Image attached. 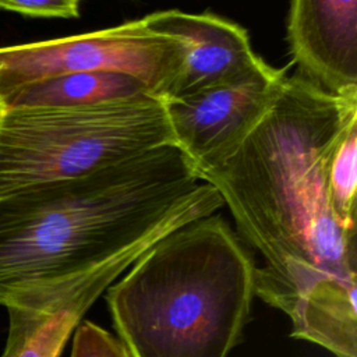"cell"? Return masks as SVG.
<instances>
[{
  "mask_svg": "<svg viewBox=\"0 0 357 357\" xmlns=\"http://www.w3.org/2000/svg\"><path fill=\"white\" fill-rule=\"evenodd\" d=\"M357 127V99L325 95L297 75L219 167L201 176L230 211L240 240L259 255L254 293L301 333L357 283V230L337 225L328 170Z\"/></svg>",
  "mask_w": 357,
  "mask_h": 357,
  "instance_id": "cell-1",
  "label": "cell"
},
{
  "mask_svg": "<svg viewBox=\"0 0 357 357\" xmlns=\"http://www.w3.org/2000/svg\"><path fill=\"white\" fill-rule=\"evenodd\" d=\"M225 206L166 145L0 198V305L89 308L172 230Z\"/></svg>",
  "mask_w": 357,
  "mask_h": 357,
  "instance_id": "cell-2",
  "label": "cell"
},
{
  "mask_svg": "<svg viewBox=\"0 0 357 357\" xmlns=\"http://www.w3.org/2000/svg\"><path fill=\"white\" fill-rule=\"evenodd\" d=\"M255 262L218 213L183 225L106 289L130 357H229L250 319Z\"/></svg>",
  "mask_w": 357,
  "mask_h": 357,
  "instance_id": "cell-3",
  "label": "cell"
},
{
  "mask_svg": "<svg viewBox=\"0 0 357 357\" xmlns=\"http://www.w3.org/2000/svg\"><path fill=\"white\" fill-rule=\"evenodd\" d=\"M174 145L165 99L141 95L93 106L6 107L0 198Z\"/></svg>",
  "mask_w": 357,
  "mask_h": 357,
  "instance_id": "cell-4",
  "label": "cell"
},
{
  "mask_svg": "<svg viewBox=\"0 0 357 357\" xmlns=\"http://www.w3.org/2000/svg\"><path fill=\"white\" fill-rule=\"evenodd\" d=\"M184 43L149 29L144 17L93 32L1 46L0 95L29 84L86 71H117L141 79L167 100L181 73Z\"/></svg>",
  "mask_w": 357,
  "mask_h": 357,
  "instance_id": "cell-5",
  "label": "cell"
},
{
  "mask_svg": "<svg viewBox=\"0 0 357 357\" xmlns=\"http://www.w3.org/2000/svg\"><path fill=\"white\" fill-rule=\"evenodd\" d=\"M286 70L264 61L230 82L165 100L174 146L199 180L225 163L259 124L282 92Z\"/></svg>",
  "mask_w": 357,
  "mask_h": 357,
  "instance_id": "cell-6",
  "label": "cell"
},
{
  "mask_svg": "<svg viewBox=\"0 0 357 357\" xmlns=\"http://www.w3.org/2000/svg\"><path fill=\"white\" fill-rule=\"evenodd\" d=\"M286 39L300 79L317 91L357 99V1L294 0Z\"/></svg>",
  "mask_w": 357,
  "mask_h": 357,
  "instance_id": "cell-7",
  "label": "cell"
},
{
  "mask_svg": "<svg viewBox=\"0 0 357 357\" xmlns=\"http://www.w3.org/2000/svg\"><path fill=\"white\" fill-rule=\"evenodd\" d=\"M144 20L149 29L177 38L185 47L183 68L169 99L230 82L264 63L244 28L212 13L162 10Z\"/></svg>",
  "mask_w": 357,
  "mask_h": 357,
  "instance_id": "cell-8",
  "label": "cell"
},
{
  "mask_svg": "<svg viewBox=\"0 0 357 357\" xmlns=\"http://www.w3.org/2000/svg\"><path fill=\"white\" fill-rule=\"evenodd\" d=\"M141 95L153 93L135 77L117 71H86L38 81L3 99L8 107H75Z\"/></svg>",
  "mask_w": 357,
  "mask_h": 357,
  "instance_id": "cell-9",
  "label": "cell"
},
{
  "mask_svg": "<svg viewBox=\"0 0 357 357\" xmlns=\"http://www.w3.org/2000/svg\"><path fill=\"white\" fill-rule=\"evenodd\" d=\"M88 310L82 305L7 310L8 335L0 357H60Z\"/></svg>",
  "mask_w": 357,
  "mask_h": 357,
  "instance_id": "cell-10",
  "label": "cell"
},
{
  "mask_svg": "<svg viewBox=\"0 0 357 357\" xmlns=\"http://www.w3.org/2000/svg\"><path fill=\"white\" fill-rule=\"evenodd\" d=\"M357 127L337 146L328 170V204L339 226L356 230Z\"/></svg>",
  "mask_w": 357,
  "mask_h": 357,
  "instance_id": "cell-11",
  "label": "cell"
},
{
  "mask_svg": "<svg viewBox=\"0 0 357 357\" xmlns=\"http://www.w3.org/2000/svg\"><path fill=\"white\" fill-rule=\"evenodd\" d=\"M71 357H130L119 337L102 326L82 321L75 328Z\"/></svg>",
  "mask_w": 357,
  "mask_h": 357,
  "instance_id": "cell-12",
  "label": "cell"
},
{
  "mask_svg": "<svg viewBox=\"0 0 357 357\" xmlns=\"http://www.w3.org/2000/svg\"><path fill=\"white\" fill-rule=\"evenodd\" d=\"M0 10L29 18H78L77 0H0Z\"/></svg>",
  "mask_w": 357,
  "mask_h": 357,
  "instance_id": "cell-13",
  "label": "cell"
},
{
  "mask_svg": "<svg viewBox=\"0 0 357 357\" xmlns=\"http://www.w3.org/2000/svg\"><path fill=\"white\" fill-rule=\"evenodd\" d=\"M6 107H7V105H6L4 99H3V96L0 95V119H1V116H3V112L6 110Z\"/></svg>",
  "mask_w": 357,
  "mask_h": 357,
  "instance_id": "cell-14",
  "label": "cell"
},
{
  "mask_svg": "<svg viewBox=\"0 0 357 357\" xmlns=\"http://www.w3.org/2000/svg\"><path fill=\"white\" fill-rule=\"evenodd\" d=\"M0 71H1V63H0Z\"/></svg>",
  "mask_w": 357,
  "mask_h": 357,
  "instance_id": "cell-15",
  "label": "cell"
}]
</instances>
